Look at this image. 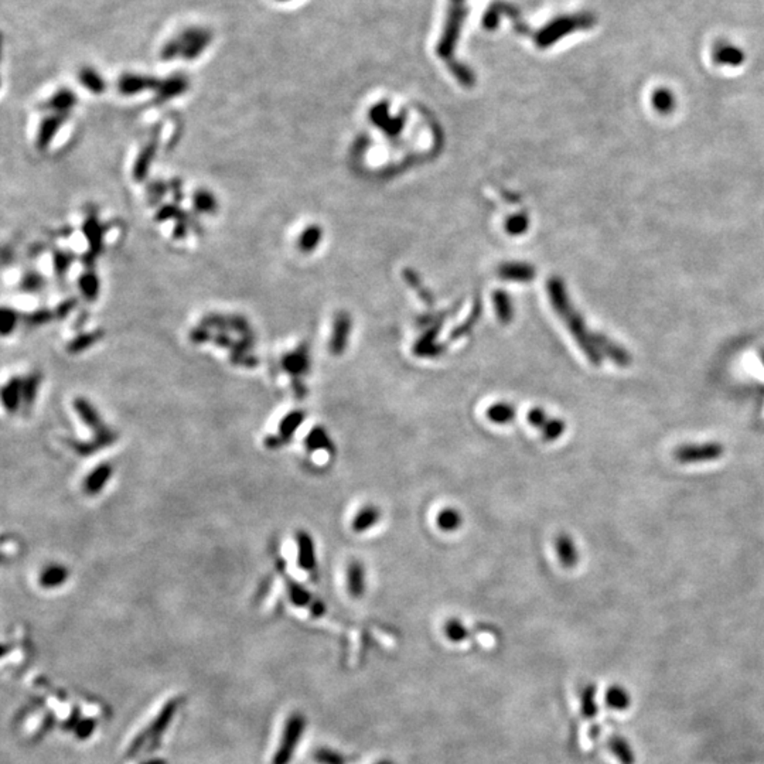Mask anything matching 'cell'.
I'll list each match as a JSON object with an SVG mask.
<instances>
[{
    "mask_svg": "<svg viewBox=\"0 0 764 764\" xmlns=\"http://www.w3.org/2000/svg\"><path fill=\"white\" fill-rule=\"evenodd\" d=\"M712 58L717 65L738 67L745 61V53L735 44L728 42H719L712 50Z\"/></svg>",
    "mask_w": 764,
    "mask_h": 764,
    "instance_id": "11",
    "label": "cell"
},
{
    "mask_svg": "<svg viewBox=\"0 0 764 764\" xmlns=\"http://www.w3.org/2000/svg\"><path fill=\"white\" fill-rule=\"evenodd\" d=\"M595 24H596V19L590 13L560 16L552 20L545 28H542L538 33L537 43L540 47H549L554 43L559 42L562 37L579 30H589Z\"/></svg>",
    "mask_w": 764,
    "mask_h": 764,
    "instance_id": "1",
    "label": "cell"
},
{
    "mask_svg": "<svg viewBox=\"0 0 764 764\" xmlns=\"http://www.w3.org/2000/svg\"><path fill=\"white\" fill-rule=\"evenodd\" d=\"M184 88H185V83H183L181 80H172V81H167V83L160 88L159 101L170 99V98H173L174 95L183 92Z\"/></svg>",
    "mask_w": 764,
    "mask_h": 764,
    "instance_id": "44",
    "label": "cell"
},
{
    "mask_svg": "<svg viewBox=\"0 0 764 764\" xmlns=\"http://www.w3.org/2000/svg\"><path fill=\"white\" fill-rule=\"evenodd\" d=\"M282 367L288 374L292 375L294 381H297L301 375L309 371L308 349L301 346L297 350L286 354L282 360Z\"/></svg>",
    "mask_w": 764,
    "mask_h": 764,
    "instance_id": "12",
    "label": "cell"
},
{
    "mask_svg": "<svg viewBox=\"0 0 764 764\" xmlns=\"http://www.w3.org/2000/svg\"><path fill=\"white\" fill-rule=\"evenodd\" d=\"M83 233H84V237L88 242V248H90L85 259H90V266H91V262L102 252L105 228L99 222L97 215L90 214L87 217V219L84 221V224H83Z\"/></svg>",
    "mask_w": 764,
    "mask_h": 764,
    "instance_id": "6",
    "label": "cell"
},
{
    "mask_svg": "<svg viewBox=\"0 0 764 764\" xmlns=\"http://www.w3.org/2000/svg\"><path fill=\"white\" fill-rule=\"evenodd\" d=\"M288 582V595H289V599L290 601L297 606V607H310L313 604V601L316 599H313L312 593L303 588L301 585H299L297 582L292 581V579H286Z\"/></svg>",
    "mask_w": 764,
    "mask_h": 764,
    "instance_id": "28",
    "label": "cell"
},
{
    "mask_svg": "<svg viewBox=\"0 0 764 764\" xmlns=\"http://www.w3.org/2000/svg\"><path fill=\"white\" fill-rule=\"evenodd\" d=\"M315 758L319 764H346L344 756L331 749H319L315 753Z\"/></svg>",
    "mask_w": 764,
    "mask_h": 764,
    "instance_id": "42",
    "label": "cell"
},
{
    "mask_svg": "<svg viewBox=\"0 0 764 764\" xmlns=\"http://www.w3.org/2000/svg\"><path fill=\"white\" fill-rule=\"evenodd\" d=\"M94 726H95V722L91 720V719H87V720L81 722L80 726H78V736L87 738L88 735H91L92 731H94Z\"/></svg>",
    "mask_w": 764,
    "mask_h": 764,
    "instance_id": "50",
    "label": "cell"
},
{
    "mask_svg": "<svg viewBox=\"0 0 764 764\" xmlns=\"http://www.w3.org/2000/svg\"><path fill=\"white\" fill-rule=\"evenodd\" d=\"M469 634V629L458 619H450L445 624V636L451 642H463Z\"/></svg>",
    "mask_w": 764,
    "mask_h": 764,
    "instance_id": "32",
    "label": "cell"
},
{
    "mask_svg": "<svg viewBox=\"0 0 764 764\" xmlns=\"http://www.w3.org/2000/svg\"><path fill=\"white\" fill-rule=\"evenodd\" d=\"M309 608H310V613H312L315 617H322V616L326 613V604H324L322 600H319V599H316V600L313 601V604H312Z\"/></svg>",
    "mask_w": 764,
    "mask_h": 764,
    "instance_id": "51",
    "label": "cell"
},
{
    "mask_svg": "<svg viewBox=\"0 0 764 764\" xmlns=\"http://www.w3.org/2000/svg\"><path fill=\"white\" fill-rule=\"evenodd\" d=\"M367 573L365 566L360 560H351L347 566V589L351 597L360 599L365 593Z\"/></svg>",
    "mask_w": 764,
    "mask_h": 764,
    "instance_id": "13",
    "label": "cell"
},
{
    "mask_svg": "<svg viewBox=\"0 0 764 764\" xmlns=\"http://www.w3.org/2000/svg\"><path fill=\"white\" fill-rule=\"evenodd\" d=\"M526 420L528 424L533 428L537 429H542L545 426V424L549 420V416L547 415V410L540 408V406H535V408H531L526 413Z\"/></svg>",
    "mask_w": 764,
    "mask_h": 764,
    "instance_id": "43",
    "label": "cell"
},
{
    "mask_svg": "<svg viewBox=\"0 0 764 764\" xmlns=\"http://www.w3.org/2000/svg\"><path fill=\"white\" fill-rule=\"evenodd\" d=\"M170 190L174 193V199L176 201H180L183 200V191H181V183L178 178H174L170 181Z\"/></svg>",
    "mask_w": 764,
    "mask_h": 764,
    "instance_id": "52",
    "label": "cell"
},
{
    "mask_svg": "<svg viewBox=\"0 0 764 764\" xmlns=\"http://www.w3.org/2000/svg\"><path fill=\"white\" fill-rule=\"evenodd\" d=\"M724 449L720 443H704V445H686L674 451L675 460L679 463H705L713 462L723 454Z\"/></svg>",
    "mask_w": 764,
    "mask_h": 764,
    "instance_id": "4",
    "label": "cell"
},
{
    "mask_svg": "<svg viewBox=\"0 0 764 764\" xmlns=\"http://www.w3.org/2000/svg\"><path fill=\"white\" fill-rule=\"evenodd\" d=\"M376 764H394L391 760H382V761H378Z\"/></svg>",
    "mask_w": 764,
    "mask_h": 764,
    "instance_id": "53",
    "label": "cell"
},
{
    "mask_svg": "<svg viewBox=\"0 0 764 764\" xmlns=\"http://www.w3.org/2000/svg\"><path fill=\"white\" fill-rule=\"evenodd\" d=\"M78 288H80V292H81L83 297L87 301H95L98 299L99 292H101V281H99L97 272L94 269H91V267H88L85 272H83L80 275Z\"/></svg>",
    "mask_w": 764,
    "mask_h": 764,
    "instance_id": "22",
    "label": "cell"
},
{
    "mask_svg": "<svg viewBox=\"0 0 764 764\" xmlns=\"http://www.w3.org/2000/svg\"><path fill=\"white\" fill-rule=\"evenodd\" d=\"M46 288V278L37 271H28L22 276L20 290L24 293H38Z\"/></svg>",
    "mask_w": 764,
    "mask_h": 764,
    "instance_id": "29",
    "label": "cell"
},
{
    "mask_svg": "<svg viewBox=\"0 0 764 764\" xmlns=\"http://www.w3.org/2000/svg\"><path fill=\"white\" fill-rule=\"evenodd\" d=\"M156 85V83L153 80H149V78H135V76H128V78H124L121 81V91L124 94H135V92H139L142 90H146V88H153Z\"/></svg>",
    "mask_w": 764,
    "mask_h": 764,
    "instance_id": "37",
    "label": "cell"
},
{
    "mask_svg": "<svg viewBox=\"0 0 764 764\" xmlns=\"http://www.w3.org/2000/svg\"><path fill=\"white\" fill-rule=\"evenodd\" d=\"M306 719L301 713H292L283 728L281 743L274 756L272 764H289L293 757V753L304 733Z\"/></svg>",
    "mask_w": 764,
    "mask_h": 764,
    "instance_id": "3",
    "label": "cell"
},
{
    "mask_svg": "<svg viewBox=\"0 0 764 764\" xmlns=\"http://www.w3.org/2000/svg\"><path fill=\"white\" fill-rule=\"evenodd\" d=\"M651 101H653L654 108L660 112H670L674 108V102H675L672 92L668 91V90H664V88L657 90L653 94Z\"/></svg>",
    "mask_w": 764,
    "mask_h": 764,
    "instance_id": "38",
    "label": "cell"
},
{
    "mask_svg": "<svg viewBox=\"0 0 764 764\" xmlns=\"http://www.w3.org/2000/svg\"><path fill=\"white\" fill-rule=\"evenodd\" d=\"M2 402L9 412H16L23 404V379L12 378L2 390Z\"/></svg>",
    "mask_w": 764,
    "mask_h": 764,
    "instance_id": "18",
    "label": "cell"
},
{
    "mask_svg": "<svg viewBox=\"0 0 764 764\" xmlns=\"http://www.w3.org/2000/svg\"><path fill=\"white\" fill-rule=\"evenodd\" d=\"M185 213L176 204V203H170V204H165L162 206L156 215H155V219L158 222H166V221H170V219H176V221H180L183 218Z\"/></svg>",
    "mask_w": 764,
    "mask_h": 764,
    "instance_id": "39",
    "label": "cell"
},
{
    "mask_svg": "<svg viewBox=\"0 0 764 764\" xmlns=\"http://www.w3.org/2000/svg\"><path fill=\"white\" fill-rule=\"evenodd\" d=\"M144 764H160L159 761H149V763H144Z\"/></svg>",
    "mask_w": 764,
    "mask_h": 764,
    "instance_id": "54",
    "label": "cell"
},
{
    "mask_svg": "<svg viewBox=\"0 0 764 764\" xmlns=\"http://www.w3.org/2000/svg\"><path fill=\"white\" fill-rule=\"evenodd\" d=\"M113 474V467L109 463H101L98 465L87 477L84 481V490L88 495H97L99 494L108 484Z\"/></svg>",
    "mask_w": 764,
    "mask_h": 764,
    "instance_id": "14",
    "label": "cell"
},
{
    "mask_svg": "<svg viewBox=\"0 0 764 764\" xmlns=\"http://www.w3.org/2000/svg\"><path fill=\"white\" fill-rule=\"evenodd\" d=\"M462 522H463V517H462L460 511L453 508V507L443 508L442 511H439V514L436 517V524H438L439 529H442L443 532L457 531L458 528H460Z\"/></svg>",
    "mask_w": 764,
    "mask_h": 764,
    "instance_id": "26",
    "label": "cell"
},
{
    "mask_svg": "<svg viewBox=\"0 0 764 764\" xmlns=\"http://www.w3.org/2000/svg\"><path fill=\"white\" fill-rule=\"evenodd\" d=\"M19 322H20V315L17 313V310L12 308H3L2 313H0V333H2V335L5 337L9 335L16 330Z\"/></svg>",
    "mask_w": 764,
    "mask_h": 764,
    "instance_id": "34",
    "label": "cell"
},
{
    "mask_svg": "<svg viewBox=\"0 0 764 764\" xmlns=\"http://www.w3.org/2000/svg\"><path fill=\"white\" fill-rule=\"evenodd\" d=\"M103 337V331L101 330H95V331H91V333H83V334H78L76 337H74L67 346V351L69 354H78V353H83L85 350H88L90 347H92L95 342H98L101 338Z\"/></svg>",
    "mask_w": 764,
    "mask_h": 764,
    "instance_id": "25",
    "label": "cell"
},
{
    "mask_svg": "<svg viewBox=\"0 0 764 764\" xmlns=\"http://www.w3.org/2000/svg\"><path fill=\"white\" fill-rule=\"evenodd\" d=\"M74 260H75V255L72 252L61 251V249L54 251V254H53V266H54L56 275L63 279L65 276V274L69 271V267H71Z\"/></svg>",
    "mask_w": 764,
    "mask_h": 764,
    "instance_id": "33",
    "label": "cell"
},
{
    "mask_svg": "<svg viewBox=\"0 0 764 764\" xmlns=\"http://www.w3.org/2000/svg\"><path fill=\"white\" fill-rule=\"evenodd\" d=\"M40 382H42V375L37 372H33L26 378H23V405L31 406L34 404L38 392V387H40Z\"/></svg>",
    "mask_w": 764,
    "mask_h": 764,
    "instance_id": "30",
    "label": "cell"
},
{
    "mask_svg": "<svg viewBox=\"0 0 764 764\" xmlns=\"http://www.w3.org/2000/svg\"><path fill=\"white\" fill-rule=\"evenodd\" d=\"M213 341L217 344V346L224 347V349H226V347H228V349H233L234 342H235V341H233L231 337H229V335H228L226 333H224V331H218V333L213 337Z\"/></svg>",
    "mask_w": 764,
    "mask_h": 764,
    "instance_id": "49",
    "label": "cell"
},
{
    "mask_svg": "<svg viewBox=\"0 0 764 764\" xmlns=\"http://www.w3.org/2000/svg\"><path fill=\"white\" fill-rule=\"evenodd\" d=\"M555 548L559 558V562L562 566L570 569L576 566L579 560V552L576 549L575 542L566 533H559L555 540Z\"/></svg>",
    "mask_w": 764,
    "mask_h": 764,
    "instance_id": "15",
    "label": "cell"
},
{
    "mask_svg": "<svg viewBox=\"0 0 764 764\" xmlns=\"http://www.w3.org/2000/svg\"><path fill=\"white\" fill-rule=\"evenodd\" d=\"M76 99L75 95L71 91H61L50 101V109L54 110V113H65L72 109Z\"/></svg>",
    "mask_w": 764,
    "mask_h": 764,
    "instance_id": "35",
    "label": "cell"
},
{
    "mask_svg": "<svg viewBox=\"0 0 764 764\" xmlns=\"http://www.w3.org/2000/svg\"><path fill=\"white\" fill-rule=\"evenodd\" d=\"M565 431H566V425H565V422L562 419L549 417V420L545 424V426L541 429V433H542V438L547 442H555L563 435Z\"/></svg>",
    "mask_w": 764,
    "mask_h": 764,
    "instance_id": "36",
    "label": "cell"
},
{
    "mask_svg": "<svg viewBox=\"0 0 764 764\" xmlns=\"http://www.w3.org/2000/svg\"><path fill=\"white\" fill-rule=\"evenodd\" d=\"M214 335L211 334V330L208 327H204V326H199V327H196V329H193L190 331V340L193 342H196V344L211 341Z\"/></svg>",
    "mask_w": 764,
    "mask_h": 764,
    "instance_id": "47",
    "label": "cell"
},
{
    "mask_svg": "<svg viewBox=\"0 0 764 764\" xmlns=\"http://www.w3.org/2000/svg\"><path fill=\"white\" fill-rule=\"evenodd\" d=\"M297 544V565L303 570H315L316 567V549L312 535L306 531H299L296 533Z\"/></svg>",
    "mask_w": 764,
    "mask_h": 764,
    "instance_id": "9",
    "label": "cell"
},
{
    "mask_svg": "<svg viewBox=\"0 0 764 764\" xmlns=\"http://www.w3.org/2000/svg\"><path fill=\"white\" fill-rule=\"evenodd\" d=\"M23 319L27 324L37 327V326H43V324L50 323L53 319H56V315H54V310H50V309H38L33 313L26 315Z\"/></svg>",
    "mask_w": 764,
    "mask_h": 764,
    "instance_id": "41",
    "label": "cell"
},
{
    "mask_svg": "<svg viewBox=\"0 0 764 764\" xmlns=\"http://www.w3.org/2000/svg\"><path fill=\"white\" fill-rule=\"evenodd\" d=\"M381 520V511L376 506H365L363 507L357 514L356 517L353 518V522H351V528L354 532H367L369 531L371 528H374Z\"/></svg>",
    "mask_w": 764,
    "mask_h": 764,
    "instance_id": "17",
    "label": "cell"
},
{
    "mask_svg": "<svg viewBox=\"0 0 764 764\" xmlns=\"http://www.w3.org/2000/svg\"><path fill=\"white\" fill-rule=\"evenodd\" d=\"M320 235H322V233H320V229L317 226L308 228L301 234V237L299 240V247L301 248V251H312L319 244Z\"/></svg>",
    "mask_w": 764,
    "mask_h": 764,
    "instance_id": "40",
    "label": "cell"
},
{
    "mask_svg": "<svg viewBox=\"0 0 764 764\" xmlns=\"http://www.w3.org/2000/svg\"><path fill=\"white\" fill-rule=\"evenodd\" d=\"M83 83L88 90H91L92 92H97V94L102 92L103 88H105L103 81H101L94 72H85L83 75Z\"/></svg>",
    "mask_w": 764,
    "mask_h": 764,
    "instance_id": "48",
    "label": "cell"
},
{
    "mask_svg": "<svg viewBox=\"0 0 764 764\" xmlns=\"http://www.w3.org/2000/svg\"><path fill=\"white\" fill-rule=\"evenodd\" d=\"M306 415L303 410H292L289 412L279 424V433L278 438L282 442V445H286L290 442L296 431L301 426Z\"/></svg>",
    "mask_w": 764,
    "mask_h": 764,
    "instance_id": "19",
    "label": "cell"
},
{
    "mask_svg": "<svg viewBox=\"0 0 764 764\" xmlns=\"http://www.w3.org/2000/svg\"><path fill=\"white\" fill-rule=\"evenodd\" d=\"M65 119H67L65 113H53L43 119V122L40 124V128H38L37 139H35V146L38 150L49 149L53 139L58 133L60 128L64 125Z\"/></svg>",
    "mask_w": 764,
    "mask_h": 764,
    "instance_id": "8",
    "label": "cell"
},
{
    "mask_svg": "<svg viewBox=\"0 0 764 764\" xmlns=\"http://www.w3.org/2000/svg\"><path fill=\"white\" fill-rule=\"evenodd\" d=\"M485 415L490 422L495 425H507L515 419L517 410L515 406L508 402H497L487 409Z\"/></svg>",
    "mask_w": 764,
    "mask_h": 764,
    "instance_id": "21",
    "label": "cell"
},
{
    "mask_svg": "<svg viewBox=\"0 0 764 764\" xmlns=\"http://www.w3.org/2000/svg\"><path fill=\"white\" fill-rule=\"evenodd\" d=\"M604 701H606V705L613 709V711H617V712H623V711H627L631 705V698H630V694L627 692L626 688L615 683L607 688L606 691V695H604Z\"/></svg>",
    "mask_w": 764,
    "mask_h": 764,
    "instance_id": "20",
    "label": "cell"
},
{
    "mask_svg": "<svg viewBox=\"0 0 764 764\" xmlns=\"http://www.w3.org/2000/svg\"><path fill=\"white\" fill-rule=\"evenodd\" d=\"M607 747L620 764H636V754L629 742L622 736H613L607 742Z\"/></svg>",
    "mask_w": 764,
    "mask_h": 764,
    "instance_id": "23",
    "label": "cell"
},
{
    "mask_svg": "<svg viewBox=\"0 0 764 764\" xmlns=\"http://www.w3.org/2000/svg\"><path fill=\"white\" fill-rule=\"evenodd\" d=\"M74 409L76 412V415H78V417L83 420V422L95 432V436L97 435H101V433H105L106 431H109L108 428H105L103 425V420L101 419L98 410L84 398H75L74 401Z\"/></svg>",
    "mask_w": 764,
    "mask_h": 764,
    "instance_id": "10",
    "label": "cell"
},
{
    "mask_svg": "<svg viewBox=\"0 0 764 764\" xmlns=\"http://www.w3.org/2000/svg\"><path fill=\"white\" fill-rule=\"evenodd\" d=\"M304 445H306V447H308V450H310V451L324 450V451L331 453L334 450V445H333L329 433L326 432V429H323L320 426H316L309 432L308 438H306V440H304Z\"/></svg>",
    "mask_w": 764,
    "mask_h": 764,
    "instance_id": "24",
    "label": "cell"
},
{
    "mask_svg": "<svg viewBox=\"0 0 764 764\" xmlns=\"http://www.w3.org/2000/svg\"><path fill=\"white\" fill-rule=\"evenodd\" d=\"M158 147H159V140L156 138L150 139L143 147L142 150L139 151V155L135 160V165H133V170H132V177L135 181L138 183H142L146 180L149 172H150V167H151V163L153 160H155L156 158V153H158Z\"/></svg>",
    "mask_w": 764,
    "mask_h": 764,
    "instance_id": "7",
    "label": "cell"
},
{
    "mask_svg": "<svg viewBox=\"0 0 764 764\" xmlns=\"http://www.w3.org/2000/svg\"><path fill=\"white\" fill-rule=\"evenodd\" d=\"M581 712L586 719H592L597 713L596 688L593 685H588L581 695Z\"/></svg>",
    "mask_w": 764,
    "mask_h": 764,
    "instance_id": "31",
    "label": "cell"
},
{
    "mask_svg": "<svg viewBox=\"0 0 764 764\" xmlns=\"http://www.w3.org/2000/svg\"><path fill=\"white\" fill-rule=\"evenodd\" d=\"M467 16V0H449V10L446 15L445 30L438 46V54L449 64L454 53L456 43Z\"/></svg>",
    "mask_w": 764,
    "mask_h": 764,
    "instance_id": "2",
    "label": "cell"
},
{
    "mask_svg": "<svg viewBox=\"0 0 764 764\" xmlns=\"http://www.w3.org/2000/svg\"><path fill=\"white\" fill-rule=\"evenodd\" d=\"M69 576V572L64 565L60 563H51L46 566L40 576H38V583L44 589H56L63 586Z\"/></svg>",
    "mask_w": 764,
    "mask_h": 764,
    "instance_id": "16",
    "label": "cell"
},
{
    "mask_svg": "<svg viewBox=\"0 0 764 764\" xmlns=\"http://www.w3.org/2000/svg\"><path fill=\"white\" fill-rule=\"evenodd\" d=\"M76 304H78V299H76V297H69V299L63 300L54 310L56 319L67 317L76 308Z\"/></svg>",
    "mask_w": 764,
    "mask_h": 764,
    "instance_id": "46",
    "label": "cell"
},
{
    "mask_svg": "<svg viewBox=\"0 0 764 764\" xmlns=\"http://www.w3.org/2000/svg\"><path fill=\"white\" fill-rule=\"evenodd\" d=\"M169 188H170V184H167L162 180L160 181L156 180V181L150 183L147 185V193H149V197H150L151 203H159L165 197V194L167 193Z\"/></svg>",
    "mask_w": 764,
    "mask_h": 764,
    "instance_id": "45",
    "label": "cell"
},
{
    "mask_svg": "<svg viewBox=\"0 0 764 764\" xmlns=\"http://www.w3.org/2000/svg\"><path fill=\"white\" fill-rule=\"evenodd\" d=\"M193 206L197 213L214 214L218 210L217 197L207 188H199L193 196Z\"/></svg>",
    "mask_w": 764,
    "mask_h": 764,
    "instance_id": "27",
    "label": "cell"
},
{
    "mask_svg": "<svg viewBox=\"0 0 764 764\" xmlns=\"http://www.w3.org/2000/svg\"><path fill=\"white\" fill-rule=\"evenodd\" d=\"M176 709H177V701H170L167 702L162 712L155 717V720H153L150 723L149 728L146 729V732H143L142 735H139L135 742L132 743L131 749H129V753L131 754H135V751H138L143 745L147 743V740H158L162 733L165 732V729L167 728V724L172 722L174 713H176Z\"/></svg>",
    "mask_w": 764,
    "mask_h": 764,
    "instance_id": "5",
    "label": "cell"
}]
</instances>
